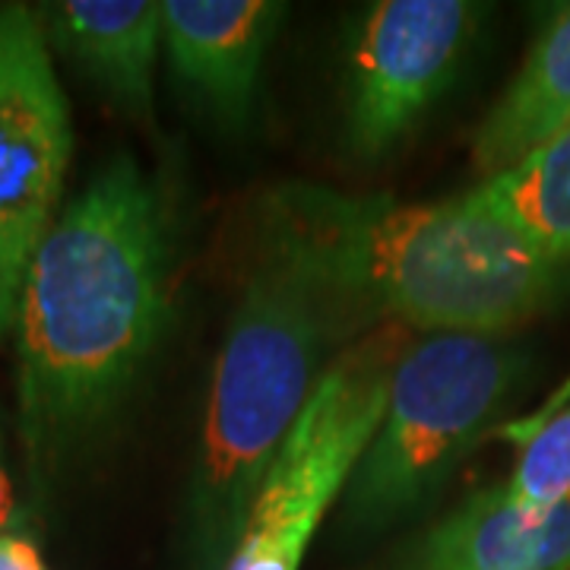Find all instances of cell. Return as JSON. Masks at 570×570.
<instances>
[{"label":"cell","instance_id":"7c38bea8","mask_svg":"<svg viewBox=\"0 0 570 570\" xmlns=\"http://www.w3.org/2000/svg\"><path fill=\"white\" fill-rule=\"evenodd\" d=\"M479 184L532 245L570 266V124L523 163Z\"/></svg>","mask_w":570,"mask_h":570},{"label":"cell","instance_id":"4fadbf2b","mask_svg":"<svg viewBox=\"0 0 570 570\" xmlns=\"http://www.w3.org/2000/svg\"><path fill=\"white\" fill-rule=\"evenodd\" d=\"M520 431V456L501 491L513 504L549 508L570 494V403Z\"/></svg>","mask_w":570,"mask_h":570},{"label":"cell","instance_id":"8fae6325","mask_svg":"<svg viewBox=\"0 0 570 570\" xmlns=\"http://www.w3.org/2000/svg\"><path fill=\"white\" fill-rule=\"evenodd\" d=\"M570 124V3L549 13L513 80L472 134L482 181L504 175Z\"/></svg>","mask_w":570,"mask_h":570},{"label":"cell","instance_id":"30bf717a","mask_svg":"<svg viewBox=\"0 0 570 570\" xmlns=\"http://www.w3.org/2000/svg\"><path fill=\"white\" fill-rule=\"evenodd\" d=\"M45 36L130 118L153 121L163 3L63 0L45 7Z\"/></svg>","mask_w":570,"mask_h":570},{"label":"cell","instance_id":"9a60e30c","mask_svg":"<svg viewBox=\"0 0 570 570\" xmlns=\"http://www.w3.org/2000/svg\"><path fill=\"white\" fill-rule=\"evenodd\" d=\"M0 570H45L29 535L0 532Z\"/></svg>","mask_w":570,"mask_h":570},{"label":"cell","instance_id":"52a82bcc","mask_svg":"<svg viewBox=\"0 0 570 570\" xmlns=\"http://www.w3.org/2000/svg\"><path fill=\"white\" fill-rule=\"evenodd\" d=\"M485 7L469 0H381L358 20L346 61V140L381 159L456 80Z\"/></svg>","mask_w":570,"mask_h":570},{"label":"cell","instance_id":"3957f363","mask_svg":"<svg viewBox=\"0 0 570 570\" xmlns=\"http://www.w3.org/2000/svg\"><path fill=\"white\" fill-rule=\"evenodd\" d=\"M348 247L387 324L409 333L510 336L568 288L482 184L434 204L340 194Z\"/></svg>","mask_w":570,"mask_h":570},{"label":"cell","instance_id":"8992f818","mask_svg":"<svg viewBox=\"0 0 570 570\" xmlns=\"http://www.w3.org/2000/svg\"><path fill=\"white\" fill-rule=\"evenodd\" d=\"M70 146L45 22L22 3H0V343L17 326L29 264L58 219Z\"/></svg>","mask_w":570,"mask_h":570},{"label":"cell","instance_id":"5bb4252c","mask_svg":"<svg viewBox=\"0 0 570 570\" xmlns=\"http://www.w3.org/2000/svg\"><path fill=\"white\" fill-rule=\"evenodd\" d=\"M22 523H26V504H22L17 482H13L3 425H0V532H22Z\"/></svg>","mask_w":570,"mask_h":570},{"label":"cell","instance_id":"ba28073f","mask_svg":"<svg viewBox=\"0 0 570 570\" xmlns=\"http://www.w3.org/2000/svg\"><path fill=\"white\" fill-rule=\"evenodd\" d=\"M285 3L273 0H165L163 48L181 89L219 130H245L264 55Z\"/></svg>","mask_w":570,"mask_h":570},{"label":"cell","instance_id":"5b68a950","mask_svg":"<svg viewBox=\"0 0 570 570\" xmlns=\"http://www.w3.org/2000/svg\"><path fill=\"white\" fill-rule=\"evenodd\" d=\"M412 336L406 326L381 324L330 365L250 494L223 570H302L314 532L343 501L381 425L393 371Z\"/></svg>","mask_w":570,"mask_h":570},{"label":"cell","instance_id":"7a4b0ae2","mask_svg":"<svg viewBox=\"0 0 570 570\" xmlns=\"http://www.w3.org/2000/svg\"><path fill=\"white\" fill-rule=\"evenodd\" d=\"M168 279L163 194L118 156L58 213L22 283L20 438L36 494L121 412L163 336Z\"/></svg>","mask_w":570,"mask_h":570},{"label":"cell","instance_id":"277c9868","mask_svg":"<svg viewBox=\"0 0 570 570\" xmlns=\"http://www.w3.org/2000/svg\"><path fill=\"white\" fill-rule=\"evenodd\" d=\"M527 371L530 355L510 336L415 333L343 494L348 527L387 530L425 508L501 422Z\"/></svg>","mask_w":570,"mask_h":570},{"label":"cell","instance_id":"6da1fadb","mask_svg":"<svg viewBox=\"0 0 570 570\" xmlns=\"http://www.w3.org/2000/svg\"><path fill=\"white\" fill-rule=\"evenodd\" d=\"M387 324L348 247L340 190L261 197L242 292L216 355L187 523L200 570H223L257 482L330 365Z\"/></svg>","mask_w":570,"mask_h":570},{"label":"cell","instance_id":"9c48e42d","mask_svg":"<svg viewBox=\"0 0 570 570\" xmlns=\"http://www.w3.org/2000/svg\"><path fill=\"white\" fill-rule=\"evenodd\" d=\"M381 570H570V494L523 508L501 485L475 491Z\"/></svg>","mask_w":570,"mask_h":570}]
</instances>
